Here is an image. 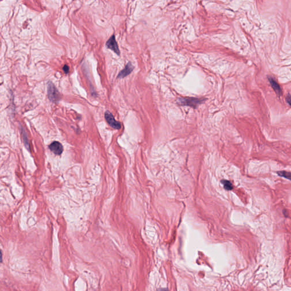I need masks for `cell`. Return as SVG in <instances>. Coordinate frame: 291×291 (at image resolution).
<instances>
[{
  "mask_svg": "<svg viewBox=\"0 0 291 291\" xmlns=\"http://www.w3.org/2000/svg\"><path fill=\"white\" fill-rule=\"evenodd\" d=\"M269 82L272 85V88L278 94H280L282 93V89L280 88L279 85L272 78H269Z\"/></svg>",
  "mask_w": 291,
  "mask_h": 291,
  "instance_id": "52a82bcc",
  "label": "cell"
},
{
  "mask_svg": "<svg viewBox=\"0 0 291 291\" xmlns=\"http://www.w3.org/2000/svg\"><path fill=\"white\" fill-rule=\"evenodd\" d=\"M221 183L223 184L225 190H233V185L229 181L226 180H223L221 181Z\"/></svg>",
  "mask_w": 291,
  "mask_h": 291,
  "instance_id": "9c48e42d",
  "label": "cell"
},
{
  "mask_svg": "<svg viewBox=\"0 0 291 291\" xmlns=\"http://www.w3.org/2000/svg\"><path fill=\"white\" fill-rule=\"evenodd\" d=\"M63 71L64 72L66 73V74H68L69 72V71H70V68H69V67L67 65H65L64 67H63Z\"/></svg>",
  "mask_w": 291,
  "mask_h": 291,
  "instance_id": "30bf717a",
  "label": "cell"
},
{
  "mask_svg": "<svg viewBox=\"0 0 291 291\" xmlns=\"http://www.w3.org/2000/svg\"><path fill=\"white\" fill-rule=\"evenodd\" d=\"M50 150L55 155L61 154L63 151V147L62 144L57 141L53 142L49 146Z\"/></svg>",
  "mask_w": 291,
  "mask_h": 291,
  "instance_id": "5b68a950",
  "label": "cell"
},
{
  "mask_svg": "<svg viewBox=\"0 0 291 291\" xmlns=\"http://www.w3.org/2000/svg\"><path fill=\"white\" fill-rule=\"evenodd\" d=\"M105 118L107 122L111 128L119 130L121 128V125L119 122L117 121L115 119L114 116L109 111H106L105 113Z\"/></svg>",
  "mask_w": 291,
  "mask_h": 291,
  "instance_id": "3957f363",
  "label": "cell"
},
{
  "mask_svg": "<svg viewBox=\"0 0 291 291\" xmlns=\"http://www.w3.org/2000/svg\"><path fill=\"white\" fill-rule=\"evenodd\" d=\"M283 212V214H284V216L288 217V212H287V211H286V210H283V212Z\"/></svg>",
  "mask_w": 291,
  "mask_h": 291,
  "instance_id": "7c38bea8",
  "label": "cell"
},
{
  "mask_svg": "<svg viewBox=\"0 0 291 291\" xmlns=\"http://www.w3.org/2000/svg\"><path fill=\"white\" fill-rule=\"evenodd\" d=\"M287 101L288 102V103L291 105V96H288V97H287Z\"/></svg>",
  "mask_w": 291,
  "mask_h": 291,
  "instance_id": "8fae6325",
  "label": "cell"
},
{
  "mask_svg": "<svg viewBox=\"0 0 291 291\" xmlns=\"http://www.w3.org/2000/svg\"><path fill=\"white\" fill-rule=\"evenodd\" d=\"M106 46L108 49L111 50L112 51L115 52V53H117L118 55H119L120 51H119V47L117 44V42L115 40V35H113L108 39L106 42Z\"/></svg>",
  "mask_w": 291,
  "mask_h": 291,
  "instance_id": "277c9868",
  "label": "cell"
},
{
  "mask_svg": "<svg viewBox=\"0 0 291 291\" xmlns=\"http://www.w3.org/2000/svg\"><path fill=\"white\" fill-rule=\"evenodd\" d=\"M158 291H168L167 289H163V288H161V289H159Z\"/></svg>",
  "mask_w": 291,
  "mask_h": 291,
  "instance_id": "4fadbf2b",
  "label": "cell"
},
{
  "mask_svg": "<svg viewBox=\"0 0 291 291\" xmlns=\"http://www.w3.org/2000/svg\"><path fill=\"white\" fill-rule=\"evenodd\" d=\"M203 98H197L192 97H181L178 98L177 103L179 105L190 106L196 108L199 106V104L204 101Z\"/></svg>",
  "mask_w": 291,
  "mask_h": 291,
  "instance_id": "6da1fadb",
  "label": "cell"
},
{
  "mask_svg": "<svg viewBox=\"0 0 291 291\" xmlns=\"http://www.w3.org/2000/svg\"><path fill=\"white\" fill-rule=\"evenodd\" d=\"M48 96L50 101L55 102L59 100V93L55 86L51 82H49L47 87Z\"/></svg>",
  "mask_w": 291,
  "mask_h": 291,
  "instance_id": "7a4b0ae2",
  "label": "cell"
},
{
  "mask_svg": "<svg viewBox=\"0 0 291 291\" xmlns=\"http://www.w3.org/2000/svg\"><path fill=\"white\" fill-rule=\"evenodd\" d=\"M134 67L132 66V64L130 62H128L126 66L125 67L124 70L119 72L118 75V78H124L128 75L131 74V72L133 71Z\"/></svg>",
  "mask_w": 291,
  "mask_h": 291,
  "instance_id": "8992f818",
  "label": "cell"
},
{
  "mask_svg": "<svg viewBox=\"0 0 291 291\" xmlns=\"http://www.w3.org/2000/svg\"><path fill=\"white\" fill-rule=\"evenodd\" d=\"M278 175L279 176L284 177L286 179H287L291 181V173L289 172H287L285 171H278L277 172Z\"/></svg>",
  "mask_w": 291,
  "mask_h": 291,
  "instance_id": "ba28073f",
  "label": "cell"
}]
</instances>
